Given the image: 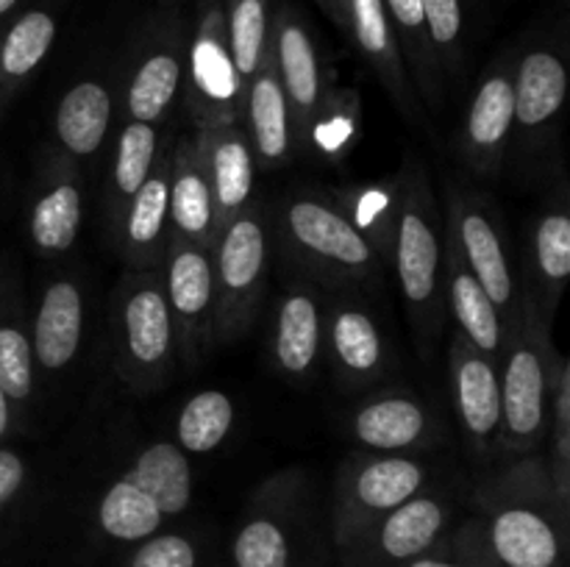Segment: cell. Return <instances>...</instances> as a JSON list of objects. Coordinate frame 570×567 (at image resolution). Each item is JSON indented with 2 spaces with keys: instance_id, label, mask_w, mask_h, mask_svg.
Listing matches in <instances>:
<instances>
[{
  "instance_id": "18",
  "label": "cell",
  "mask_w": 570,
  "mask_h": 567,
  "mask_svg": "<svg viewBox=\"0 0 570 567\" xmlns=\"http://www.w3.org/2000/svg\"><path fill=\"white\" fill-rule=\"evenodd\" d=\"M445 242H443V281H445V309L451 311L456 322V331L468 339L476 350H482L490 359H499L504 350V320H501L499 309L482 284L476 281L471 270H468L465 259L460 253L454 233L445 226Z\"/></svg>"
},
{
  "instance_id": "31",
  "label": "cell",
  "mask_w": 570,
  "mask_h": 567,
  "mask_svg": "<svg viewBox=\"0 0 570 567\" xmlns=\"http://www.w3.org/2000/svg\"><path fill=\"white\" fill-rule=\"evenodd\" d=\"M83 217V195L72 176H56L31 206L28 231L42 253H65L72 248Z\"/></svg>"
},
{
  "instance_id": "14",
  "label": "cell",
  "mask_w": 570,
  "mask_h": 567,
  "mask_svg": "<svg viewBox=\"0 0 570 567\" xmlns=\"http://www.w3.org/2000/svg\"><path fill=\"white\" fill-rule=\"evenodd\" d=\"M515 122L512 64H495L473 92L462 133V153L476 172H495L507 159Z\"/></svg>"
},
{
  "instance_id": "47",
  "label": "cell",
  "mask_w": 570,
  "mask_h": 567,
  "mask_svg": "<svg viewBox=\"0 0 570 567\" xmlns=\"http://www.w3.org/2000/svg\"><path fill=\"white\" fill-rule=\"evenodd\" d=\"M9 428H11V400L6 398L3 387H0V439L9 434Z\"/></svg>"
},
{
  "instance_id": "26",
  "label": "cell",
  "mask_w": 570,
  "mask_h": 567,
  "mask_svg": "<svg viewBox=\"0 0 570 567\" xmlns=\"http://www.w3.org/2000/svg\"><path fill=\"white\" fill-rule=\"evenodd\" d=\"M181 39H178V31H173L170 39L145 50V56L139 59L137 70H134L131 81H128V117L134 122H148V126L161 120L165 111L173 106V100H176L178 87H181Z\"/></svg>"
},
{
  "instance_id": "29",
  "label": "cell",
  "mask_w": 570,
  "mask_h": 567,
  "mask_svg": "<svg viewBox=\"0 0 570 567\" xmlns=\"http://www.w3.org/2000/svg\"><path fill=\"white\" fill-rule=\"evenodd\" d=\"M570 276V215L566 206L543 211L532 233V292L540 311L551 315Z\"/></svg>"
},
{
  "instance_id": "34",
  "label": "cell",
  "mask_w": 570,
  "mask_h": 567,
  "mask_svg": "<svg viewBox=\"0 0 570 567\" xmlns=\"http://www.w3.org/2000/svg\"><path fill=\"white\" fill-rule=\"evenodd\" d=\"M390 26H393L395 42H399L404 64H410L415 83L429 100L438 98L440 61L434 56L432 39H429L426 17H423L421 0H384Z\"/></svg>"
},
{
  "instance_id": "17",
  "label": "cell",
  "mask_w": 570,
  "mask_h": 567,
  "mask_svg": "<svg viewBox=\"0 0 570 567\" xmlns=\"http://www.w3.org/2000/svg\"><path fill=\"white\" fill-rule=\"evenodd\" d=\"M568 67L551 48H532L512 67V98H515V122L512 133L527 139L540 137L554 126L566 106Z\"/></svg>"
},
{
  "instance_id": "15",
  "label": "cell",
  "mask_w": 570,
  "mask_h": 567,
  "mask_svg": "<svg viewBox=\"0 0 570 567\" xmlns=\"http://www.w3.org/2000/svg\"><path fill=\"white\" fill-rule=\"evenodd\" d=\"M209 172L212 198H215V228L223 231L228 220L250 206L254 195V150L239 120L204 126L195 131Z\"/></svg>"
},
{
  "instance_id": "24",
  "label": "cell",
  "mask_w": 570,
  "mask_h": 567,
  "mask_svg": "<svg viewBox=\"0 0 570 567\" xmlns=\"http://www.w3.org/2000/svg\"><path fill=\"white\" fill-rule=\"evenodd\" d=\"M170 156L154 165L150 176L126 203L122 215V245L134 267L145 270L156 261L165 242L167 220H170Z\"/></svg>"
},
{
  "instance_id": "23",
  "label": "cell",
  "mask_w": 570,
  "mask_h": 567,
  "mask_svg": "<svg viewBox=\"0 0 570 567\" xmlns=\"http://www.w3.org/2000/svg\"><path fill=\"white\" fill-rule=\"evenodd\" d=\"M351 434L362 448L373 454H401V450L429 442L432 420L421 400L406 398V395H384V398L367 400L354 411Z\"/></svg>"
},
{
  "instance_id": "41",
  "label": "cell",
  "mask_w": 570,
  "mask_h": 567,
  "mask_svg": "<svg viewBox=\"0 0 570 567\" xmlns=\"http://www.w3.org/2000/svg\"><path fill=\"white\" fill-rule=\"evenodd\" d=\"M421 6L440 67H454L460 59L462 31H465L462 0H421Z\"/></svg>"
},
{
  "instance_id": "45",
  "label": "cell",
  "mask_w": 570,
  "mask_h": 567,
  "mask_svg": "<svg viewBox=\"0 0 570 567\" xmlns=\"http://www.w3.org/2000/svg\"><path fill=\"white\" fill-rule=\"evenodd\" d=\"M404 567H468V565H462L460 559H456V556H445V554H438V550H429V554H423V556H417V559H412V561H406Z\"/></svg>"
},
{
  "instance_id": "28",
  "label": "cell",
  "mask_w": 570,
  "mask_h": 567,
  "mask_svg": "<svg viewBox=\"0 0 570 567\" xmlns=\"http://www.w3.org/2000/svg\"><path fill=\"white\" fill-rule=\"evenodd\" d=\"M165 517H176L193 504L195 476L187 454L170 439H156L134 459L126 472Z\"/></svg>"
},
{
  "instance_id": "40",
  "label": "cell",
  "mask_w": 570,
  "mask_h": 567,
  "mask_svg": "<svg viewBox=\"0 0 570 567\" xmlns=\"http://www.w3.org/2000/svg\"><path fill=\"white\" fill-rule=\"evenodd\" d=\"M395 211H399V187H365L351 198L348 220L367 242H379L393 250Z\"/></svg>"
},
{
  "instance_id": "43",
  "label": "cell",
  "mask_w": 570,
  "mask_h": 567,
  "mask_svg": "<svg viewBox=\"0 0 570 567\" xmlns=\"http://www.w3.org/2000/svg\"><path fill=\"white\" fill-rule=\"evenodd\" d=\"M356 126V100L351 94H345L343 109L334 111L332 117L317 115L312 122L309 139L323 150V153H337L345 145L351 142V133Z\"/></svg>"
},
{
  "instance_id": "19",
  "label": "cell",
  "mask_w": 570,
  "mask_h": 567,
  "mask_svg": "<svg viewBox=\"0 0 570 567\" xmlns=\"http://www.w3.org/2000/svg\"><path fill=\"white\" fill-rule=\"evenodd\" d=\"M83 334V295L70 278H56L42 292L31 328L33 361L45 372H61L76 359Z\"/></svg>"
},
{
  "instance_id": "37",
  "label": "cell",
  "mask_w": 570,
  "mask_h": 567,
  "mask_svg": "<svg viewBox=\"0 0 570 567\" xmlns=\"http://www.w3.org/2000/svg\"><path fill=\"white\" fill-rule=\"evenodd\" d=\"M289 556L287 523L271 511L250 515L232 545L234 567H289Z\"/></svg>"
},
{
  "instance_id": "7",
  "label": "cell",
  "mask_w": 570,
  "mask_h": 567,
  "mask_svg": "<svg viewBox=\"0 0 570 567\" xmlns=\"http://www.w3.org/2000/svg\"><path fill=\"white\" fill-rule=\"evenodd\" d=\"M426 487V470L401 454H373L343 467L334 498V543L343 550L387 511Z\"/></svg>"
},
{
  "instance_id": "46",
  "label": "cell",
  "mask_w": 570,
  "mask_h": 567,
  "mask_svg": "<svg viewBox=\"0 0 570 567\" xmlns=\"http://www.w3.org/2000/svg\"><path fill=\"white\" fill-rule=\"evenodd\" d=\"M317 3L323 6V11H326L328 17H332L334 22H337L343 31H348V14H351V0H317Z\"/></svg>"
},
{
  "instance_id": "5",
  "label": "cell",
  "mask_w": 570,
  "mask_h": 567,
  "mask_svg": "<svg viewBox=\"0 0 570 567\" xmlns=\"http://www.w3.org/2000/svg\"><path fill=\"white\" fill-rule=\"evenodd\" d=\"M215 272V337L248 331L267 272V231L262 211L248 206L223 226L212 248Z\"/></svg>"
},
{
  "instance_id": "20",
  "label": "cell",
  "mask_w": 570,
  "mask_h": 567,
  "mask_svg": "<svg viewBox=\"0 0 570 567\" xmlns=\"http://www.w3.org/2000/svg\"><path fill=\"white\" fill-rule=\"evenodd\" d=\"M243 109L248 117V142L254 159H259L265 167L287 161L289 148H293V120H289V106L278 81L271 44H267L262 67L245 87Z\"/></svg>"
},
{
  "instance_id": "1",
  "label": "cell",
  "mask_w": 570,
  "mask_h": 567,
  "mask_svg": "<svg viewBox=\"0 0 570 567\" xmlns=\"http://www.w3.org/2000/svg\"><path fill=\"white\" fill-rule=\"evenodd\" d=\"M568 509L540 456L512 465L476 498V515L454 537L451 554L468 567H562Z\"/></svg>"
},
{
  "instance_id": "3",
  "label": "cell",
  "mask_w": 570,
  "mask_h": 567,
  "mask_svg": "<svg viewBox=\"0 0 570 567\" xmlns=\"http://www.w3.org/2000/svg\"><path fill=\"white\" fill-rule=\"evenodd\" d=\"M504 378H501V431L499 442L510 454H534L549 426L551 387L557 365L543 311L523 295L521 315L504 334Z\"/></svg>"
},
{
  "instance_id": "4",
  "label": "cell",
  "mask_w": 570,
  "mask_h": 567,
  "mask_svg": "<svg viewBox=\"0 0 570 567\" xmlns=\"http://www.w3.org/2000/svg\"><path fill=\"white\" fill-rule=\"evenodd\" d=\"M176 326L159 272L137 270L117 295V367L139 392L161 387L173 370Z\"/></svg>"
},
{
  "instance_id": "44",
  "label": "cell",
  "mask_w": 570,
  "mask_h": 567,
  "mask_svg": "<svg viewBox=\"0 0 570 567\" xmlns=\"http://www.w3.org/2000/svg\"><path fill=\"white\" fill-rule=\"evenodd\" d=\"M26 484V461L17 450L0 448V515L11 506Z\"/></svg>"
},
{
  "instance_id": "32",
  "label": "cell",
  "mask_w": 570,
  "mask_h": 567,
  "mask_svg": "<svg viewBox=\"0 0 570 567\" xmlns=\"http://www.w3.org/2000/svg\"><path fill=\"white\" fill-rule=\"evenodd\" d=\"M14 306L11 284L0 276V387L11 409H22L33 392V348Z\"/></svg>"
},
{
  "instance_id": "8",
  "label": "cell",
  "mask_w": 570,
  "mask_h": 567,
  "mask_svg": "<svg viewBox=\"0 0 570 567\" xmlns=\"http://www.w3.org/2000/svg\"><path fill=\"white\" fill-rule=\"evenodd\" d=\"M189 111L195 128L239 120L245 89L234 70L226 39V9L209 0L200 11L193 44H189Z\"/></svg>"
},
{
  "instance_id": "9",
  "label": "cell",
  "mask_w": 570,
  "mask_h": 567,
  "mask_svg": "<svg viewBox=\"0 0 570 567\" xmlns=\"http://www.w3.org/2000/svg\"><path fill=\"white\" fill-rule=\"evenodd\" d=\"M449 526V506L421 489L345 545V567H404L438 548Z\"/></svg>"
},
{
  "instance_id": "6",
  "label": "cell",
  "mask_w": 570,
  "mask_h": 567,
  "mask_svg": "<svg viewBox=\"0 0 570 567\" xmlns=\"http://www.w3.org/2000/svg\"><path fill=\"white\" fill-rule=\"evenodd\" d=\"M284 245L312 270L334 278H367L376 272L379 253L345 217V211L312 195H298L278 215Z\"/></svg>"
},
{
  "instance_id": "12",
  "label": "cell",
  "mask_w": 570,
  "mask_h": 567,
  "mask_svg": "<svg viewBox=\"0 0 570 567\" xmlns=\"http://www.w3.org/2000/svg\"><path fill=\"white\" fill-rule=\"evenodd\" d=\"M271 53L293 120V137L309 139L312 122L323 111V76L317 48L293 6H282L271 22Z\"/></svg>"
},
{
  "instance_id": "30",
  "label": "cell",
  "mask_w": 570,
  "mask_h": 567,
  "mask_svg": "<svg viewBox=\"0 0 570 567\" xmlns=\"http://www.w3.org/2000/svg\"><path fill=\"white\" fill-rule=\"evenodd\" d=\"M111 122V94L100 81H78L56 109V137L72 156H92L104 145Z\"/></svg>"
},
{
  "instance_id": "2",
  "label": "cell",
  "mask_w": 570,
  "mask_h": 567,
  "mask_svg": "<svg viewBox=\"0 0 570 567\" xmlns=\"http://www.w3.org/2000/svg\"><path fill=\"white\" fill-rule=\"evenodd\" d=\"M393 250L395 276L410 320L423 342L438 337L445 322L443 233L438 226V203L421 161H406L399 178Z\"/></svg>"
},
{
  "instance_id": "13",
  "label": "cell",
  "mask_w": 570,
  "mask_h": 567,
  "mask_svg": "<svg viewBox=\"0 0 570 567\" xmlns=\"http://www.w3.org/2000/svg\"><path fill=\"white\" fill-rule=\"evenodd\" d=\"M451 387L462 428L488 454L501 431V376L495 361L473 348L460 331L451 342Z\"/></svg>"
},
{
  "instance_id": "48",
  "label": "cell",
  "mask_w": 570,
  "mask_h": 567,
  "mask_svg": "<svg viewBox=\"0 0 570 567\" xmlns=\"http://www.w3.org/2000/svg\"><path fill=\"white\" fill-rule=\"evenodd\" d=\"M17 6H20V0H0V22H3L6 17L17 9Z\"/></svg>"
},
{
  "instance_id": "25",
  "label": "cell",
  "mask_w": 570,
  "mask_h": 567,
  "mask_svg": "<svg viewBox=\"0 0 570 567\" xmlns=\"http://www.w3.org/2000/svg\"><path fill=\"white\" fill-rule=\"evenodd\" d=\"M59 33L53 11L28 9L0 33V115L17 89L42 67Z\"/></svg>"
},
{
  "instance_id": "42",
  "label": "cell",
  "mask_w": 570,
  "mask_h": 567,
  "mask_svg": "<svg viewBox=\"0 0 570 567\" xmlns=\"http://www.w3.org/2000/svg\"><path fill=\"white\" fill-rule=\"evenodd\" d=\"M128 567H198V548L181 534H154L139 543Z\"/></svg>"
},
{
  "instance_id": "11",
  "label": "cell",
  "mask_w": 570,
  "mask_h": 567,
  "mask_svg": "<svg viewBox=\"0 0 570 567\" xmlns=\"http://www.w3.org/2000/svg\"><path fill=\"white\" fill-rule=\"evenodd\" d=\"M445 226L454 233L468 270L476 276V281L482 284L488 298L499 309L507 334L515 326L518 315H521V304H518L515 276H512L510 256H507L499 222H495V217L490 215L482 200L451 192Z\"/></svg>"
},
{
  "instance_id": "39",
  "label": "cell",
  "mask_w": 570,
  "mask_h": 567,
  "mask_svg": "<svg viewBox=\"0 0 570 567\" xmlns=\"http://www.w3.org/2000/svg\"><path fill=\"white\" fill-rule=\"evenodd\" d=\"M551 487H554L557 500L562 509L570 504V365L568 359H560L554 376V387H551Z\"/></svg>"
},
{
  "instance_id": "16",
  "label": "cell",
  "mask_w": 570,
  "mask_h": 567,
  "mask_svg": "<svg viewBox=\"0 0 570 567\" xmlns=\"http://www.w3.org/2000/svg\"><path fill=\"white\" fill-rule=\"evenodd\" d=\"M170 222L173 239L215 248V198L198 137H181L170 159Z\"/></svg>"
},
{
  "instance_id": "27",
  "label": "cell",
  "mask_w": 570,
  "mask_h": 567,
  "mask_svg": "<svg viewBox=\"0 0 570 567\" xmlns=\"http://www.w3.org/2000/svg\"><path fill=\"white\" fill-rule=\"evenodd\" d=\"M328 350L340 376L356 384L382 376L387 356L376 320L351 304H340L328 317Z\"/></svg>"
},
{
  "instance_id": "33",
  "label": "cell",
  "mask_w": 570,
  "mask_h": 567,
  "mask_svg": "<svg viewBox=\"0 0 570 567\" xmlns=\"http://www.w3.org/2000/svg\"><path fill=\"white\" fill-rule=\"evenodd\" d=\"M165 523L159 506L128 476H120L98 504V526L117 543H142L154 537Z\"/></svg>"
},
{
  "instance_id": "10",
  "label": "cell",
  "mask_w": 570,
  "mask_h": 567,
  "mask_svg": "<svg viewBox=\"0 0 570 567\" xmlns=\"http://www.w3.org/2000/svg\"><path fill=\"white\" fill-rule=\"evenodd\" d=\"M165 295L176 326V348L184 365H198L215 339V272L212 253L170 237L165 267Z\"/></svg>"
},
{
  "instance_id": "38",
  "label": "cell",
  "mask_w": 570,
  "mask_h": 567,
  "mask_svg": "<svg viewBox=\"0 0 570 567\" xmlns=\"http://www.w3.org/2000/svg\"><path fill=\"white\" fill-rule=\"evenodd\" d=\"M156 148H159V142H156L154 126L134 120L122 126L115 150V192L122 206L137 195V189L154 170Z\"/></svg>"
},
{
  "instance_id": "36",
  "label": "cell",
  "mask_w": 570,
  "mask_h": 567,
  "mask_svg": "<svg viewBox=\"0 0 570 567\" xmlns=\"http://www.w3.org/2000/svg\"><path fill=\"white\" fill-rule=\"evenodd\" d=\"M234 426V404L220 389H204L184 404L176 422V445L184 454H212Z\"/></svg>"
},
{
  "instance_id": "35",
  "label": "cell",
  "mask_w": 570,
  "mask_h": 567,
  "mask_svg": "<svg viewBox=\"0 0 570 567\" xmlns=\"http://www.w3.org/2000/svg\"><path fill=\"white\" fill-rule=\"evenodd\" d=\"M271 0H228L226 9V39L243 89L262 67L271 39Z\"/></svg>"
},
{
  "instance_id": "22",
  "label": "cell",
  "mask_w": 570,
  "mask_h": 567,
  "mask_svg": "<svg viewBox=\"0 0 570 567\" xmlns=\"http://www.w3.org/2000/svg\"><path fill=\"white\" fill-rule=\"evenodd\" d=\"M323 311L306 287L282 295L273 320V359L289 378H309L321 359Z\"/></svg>"
},
{
  "instance_id": "21",
  "label": "cell",
  "mask_w": 570,
  "mask_h": 567,
  "mask_svg": "<svg viewBox=\"0 0 570 567\" xmlns=\"http://www.w3.org/2000/svg\"><path fill=\"white\" fill-rule=\"evenodd\" d=\"M348 31L354 37L356 48L367 59V64L376 70L382 78L384 87L395 98L399 109L406 117L417 115V100L410 87V70L404 64L399 42H395L393 26H390L387 9L384 0H351V14H348Z\"/></svg>"
}]
</instances>
